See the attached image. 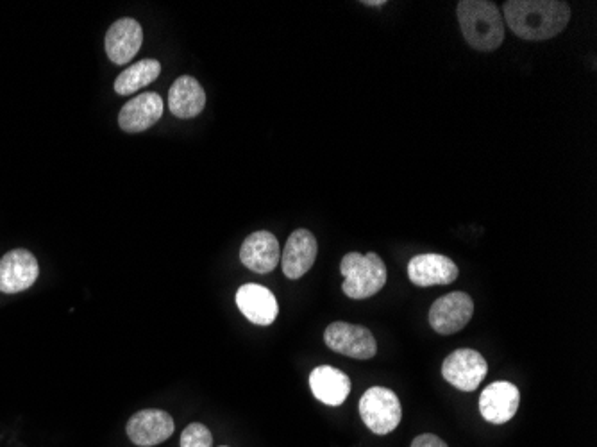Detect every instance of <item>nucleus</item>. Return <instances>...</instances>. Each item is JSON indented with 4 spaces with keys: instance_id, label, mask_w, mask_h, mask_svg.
<instances>
[{
    "instance_id": "23",
    "label": "nucleus",
    "mask_w": 597,
    "mask_h": 447,
    "mask_svg": "<svg viewBox=\"0 0 597 447\" xmlns=\"http://www.w3.org/2000/svg\"><path fill=\"white\" fill-rule=\"evenodd\" d=\"M220 447H228V446H220Z\"/></svg>"
},
{
    "instance_id": "13",
    "label": "nucleus",
    "mask_w": 597,
    "mask_h": 447,
    "mask_svg": "<svg viewBox=\"0 0 597 447\" xmlns=\"http://www.w3.org/2000/svg\"><path fill=\"white\" fill-rule=\"evenodd\" d=\"M317 258V240L308 229H297L286 240L281 253V267L288 279L303 278Z\"/></svg>"
},
{
    "instance_id": "9",
    "label": "nucleus",
    "mask_w": 597,
    "mask_h": 447,
    "mask_svg": "<svg viewBox=\"0 0 597 447\" xmlns=\"http://www.w3.org/2000/svg\"><path fill=\"white\" fill-rule=\"evenodd\" d=\"M176 430L174 419L165 410H140L127 422V435L136 446L152 447L169 440Z\"/></svg>"
},
{
    "instance_id": "20",
    "label": "nucleus",
    "mask_w": 597,
    "mask_h": 447,
    "mask_svg": "<svg viewBox=\"0 0 597 447\" xmlns=\"http://www.w3.org/2000/svg\"><path fill=\"white\" fill-rule=\"evenodd\" d=\"M181 447H213V435L201 422H192L181 435Z\"/></svg>"
},
{
    "instance_id": "10",
    "label": "nucleus",
    "mask_w": 597,
    "mask_h": 447,
    "mask_svg": "<svg viewBox=\"0 0 597 447\" xmlns=\"http://www.w3.org/2000/svg\"><path fill=\"white\" fill-rule=\"evenodd\" d=\"M521 403V392L510 381H494L480 397V412L490 424L512 421Z\"/></svg>"
},
{
    "instance_id": "8",
    "label": "nucleus",
    "mask_w": 597,
    "mask_h": 447,
    "mask_svg": "<svg viewBox=\"0 0 597 447\" xmlns=\"http://www.w3.org/2000/svg\"><path fill=\"white\" fill-rule=\"evenodd\" d=\"M40 276V265L27 249H13L0 258V292L18 294L33 287Z\"/></svg>"
},
{
    "instance_id": "12",
    "label": "nucleus",
    "mask_w": 597,
    "mask_h": 447,
    "mask_svg": "<svg viewBox=\"0 0 597 447\" xmlns=\"http://www.w3.org/2000/svg\"><path fill=\"white\" fill-rule=\"evenodd\" d=\"M236 306L244 313L247 321L258 326H270L278 317V299L269 288L256 283H247L236 292Z\"/></svg>"
},
{
    "instance_id": "14",
    "label": "nucleus",
    "mask_w": 597,
    "mask_h": 447,
    "mask_svg": "<svg viewBox=\"0 0 597 447\" xmlns=\"http://www.w3.org/2000/svg\"><path fill=\"white\" fill-rule=\"evenodd\" d=\"M106 52L115 65H126L135 58L143 43L142 26L135 18H120L106 33Z\"/></svg>"
},
{
    "instance_id": "18",
    "label": "nucleus",
    "mask_w": 597,
    "mask_h": 447,
    "mask_svg": "<svg viewBox=\"0 0 597 447\" xmlns=\"http://www.w3.org/2000/svg\"><path fill=\"white\" fill-rule=\"evenodd\" d=\"M206 106V93L192 76L176 79L169 92V108L177 119H194Z\"/></svg>"
},
{
    "instance_id": "19",
    "label": "nucleus",
    "mask_w": 597,
    "mask_h": 447,
    "mask_svg": "<svg viewBox=\"0 0 597 447\" xmlns=\"http://www.w3.org/2000/svg\"><path fill=\"white\" fill-rule=\"evenodd\" d=\"M161 74L158 60H142L126 68L115 81V92L118 95H131L142 90L143 86L154 83Z\"/></svg>"
},
{
    "instance_id": "4",
    "label": "nucleus",
    "mask_w": 597,
    "mask_h": 447,
    "mask_svg": "<svg viewBox=\"0 0 597 447\" xmlns=\"http://www.w3.org/2000/svg\"><path fill=\"white\" fill-rule=\"evenodd\" d=\"M360 415L372 433L388 435L403 419V408L396 392L390 388L372 387L360 399Z\"/></svg>"
},
{
    "instance_id": "1",
    "label": "nucleus",
    "mask_w": 597,
    "mask_h": 447,
    "mask_svg": "<svg viewBox=\"0 0 597 447\" xmlns=\"http://www.w3.org/2000/svg\"><path fill=\"white\" fill-rule=\"evenodd\" d=\"M503 11L513 33L530 42L555 38L571 20L569 4L558 0H508Z\"/></svg>"
},
{
    "instance_id": "5",
    "label": "nucleus",
    "mask_w": 597,
    "mask_h": 447,
    "mask_svg": "<svg viewBox=\"0 0 597 447\" xmlns=\"http://www.w3.org/2000/svg\"><path fill=\"white\" fill-rule=\"evenodd\" d=\"M324 342L331 351L354 360H370L378 353L376 338L369 329L349 322L329 324L324 333Z\"/></svg>"
},
{
    "instance_id": "6",
    "label": "nucleus",
    "mask_w": 597,
    "mask_h": 447,
    "mask_svg": "<svg viewBox=\"0 0 597 447\" xmlns=\"http://www.w3.org/2000/svg\"><path fill=\"white\" fill-rule=\"evenodd\" d=\"M487 372V360L474 349H456L442 363L444 380L462 392H474L487 378Z\"/></svg>"
},
{
    "instance_id": "21",
    "label": "nucleus",
    "mask_w": 597,
    "mask_h": 447,
    "mask_svg": "<svg viewBox=\"0 0 597 447\" xmlns=\"http://www.w3.org/2000/svg\"><path fill=\"white\" fill-rule=\"evenodd\" d=\"M412 447H447V444L437 435L424 433V435H419V437L413 439Z\"/></svg>"
},
{
    "instance_id": "7",
    "label": "nucleus",
    "mask_w": 597,
    "mask_h": 447,
    "mask_svg": "<svg viewBox=\"0 0 597 447\" xmlns=\"http://www.w3.org/2000/svg\"><path fill=\"white\" fill-rule=\"evenodd\" d=\"M474 313L471 296L465 292H451L437 299L429 308V324L438 335H453L462 331Z\"/></svg>"
},
{
    "instance_id": "2",
    "label": "nucleus",
    "mask_w": 597,
    "mask_h": 447,
    "mask_svg": "<svg viewBox=\"0 0 597 447\" xmlns=\"http://www.w3.org/2000/svg\"><path fill=\"white\" fill-rule=\"evenodd\" d=\"M463 36L472 49L496 51L505 40V20L490 0H462L456 6Z\"/></svg>"
},
{
    "instance_id": "16",
    "label": "nucleus",
    "mask_w": 597,
    "mask_h": 447,
    "mask_svg": "<svg viewBox=\"0 0 597 447\" xmlns=\"http://www.w3.org/2000/svg\"><path fill=\"white\" fill-rule=\"evenodd\" d=\"M240 260L247 269L258 274L272 272L281 260L278 238L269 231H256L249 235L240 249Z\"/></svg>"
},
{
    "instance_id": "11",
    "label": "nucleus",
    "mask_w": 597,
    "mask_h": 447,
    "mask_svg": "<svg viewBox=\"0 0 597 447\" xmlns=\"http://www.w3.org/2000/svg\"><path fill=\"white\" fill-rule=\"evenodd\" d=\"M458 274V265L444 254H419L408 263V278L417 287L449 285Z\"/></svg>"
},
{
    "instance_id": "22",
    "label": "nucleus",
    "mask_w": 597,
    "mask_h": 447,
    "mask_svg": "<svg viewBox=\"0 0 597 447\" xmlns=\"http://www.w3.org/2000/svg\"><path fill=\"white\" fill-rule=\"evenodd\" d=\"M363 6H385L387 2L385 0H376V2H372V0H363Z\"/></svg>"
},
{
    "instance_id": "3",
    "label": "nucleus",
    "mask_w": 597,
    "mask_h": 447,
    "mask_svg": "<svg viewBox=\"0 0 597 447\" xmlns=\"http://www.w3.org/2000/svg\"><path fill=\"white\" fill-rule=\"evenodd\" d=\"M340 272L345 278L342 285L345 296L356 301L376 296L387 285V265L376 253L345 254Z\"/></svg>"
},
{
    "instance_id": "15",
    "label": "nucleus",
    "mask_w": 597,
    "mask_h": 447,
    "mask_svg": "<svg viewBox=\"0 0 597 447\" xmlns=\"http://www.w3.org/2000/svg\"><path fill=\"white\" fill-rule=\"evenodd\" d=\"M163 115V101L158 93H142L127 102L118 113V126L126 133H142L156 126Z\"/></svg>"
},
{
    "instance_id": "17",
    "label": "nucleus",
    "mask_w": 597,
    "mask_h": 447,
    "mask_svg": "<svg viewBox=\"0 0 597 447\" xmlns=\"http://www.w3.org/2000/svg\"><path fill=\"white\" fill-rule=\"evenodd\" d=\"M310 387L313 396L328 406L344 405L345 399L351 394L349 376L329 365H320L313 369L310 374Z\"/></svg>"
}]
</instances>
